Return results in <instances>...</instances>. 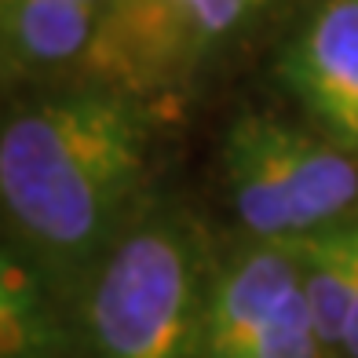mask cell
Wrapping results in <instances>:
<instances>
[{
    "instance_id": "7a4b0ae2",
    "label": "cell",
    "mask_w": 358,
    "mask_h": 358,
    "mask_svg": "<svg viewBox=\"0 0 358 358\" xmlns=\"http://www.w3.org/2000/svg\"><path fill=\"white\" fill-rule=\"evenodd\" d=\"M216 252L187 208L150 198L73 300L80 358H194Z\"/></svg>"
},
{
    "instance_id": "8fae6325",
    "label": "cell",
    "mask_w": 358,
    "mask_h": 358,
    "mask_svg": "<svg viewBox=\"0 0 358 358\" xmlns=\"http://www.w3.org/2000/svg\"><path fill=\"white\" fill-rule=\"evenodd\" d=\"M85 4H95V8H106L110 0H85Z\"/></svg>"
},
{
    "instance_id": "30bf717a",
    "label": "cell",
    "mask_w": 358,
    "mask_h": 358,
    "mask_svg": "<svg viewBox=\"0 0 358 358\" xmlns=\"http://www.w3.org/2000/svg\"><path fill=\"white\" fill-rule=\"evenodd\" d=\"M340 358H358V307H355V318H351V329H348V340H344V355Z\"/></svg>"
},
{
    "instance_id": "6da1fadb",
    "label": "cell",
    "mask_w": 358,
    "mask_h": 358,
    "mask_svg": "<svg viewBox=\"0 0 358 358\" xmlns=\"http://www.w3.org/2000/svg\"><path fill=\"white\" fill-rule=\"evenodd\" d=\"M157 106L80 77L0 128V205L15 249L73 311L92 271L143 213Z\"/></svg>"
},
{
    "instance_id": "52a82bcc",
    "label": "cell",
    "mask_w": 358,
    "mask_h": 358,
    "mask_svg": "<svg viewBox=\"0 0 358 358\" xmlns=\"http://www.w3.org/2000/svg\"><path fill=\"white\" fill-rule=\"evenodd\" d=\"M103 8L85 0H0V48L11 73L80 66L95 48Z\"/></svg>"
},
{
    "instance_id": "8992f818",
    "label": "cell",
    "mask_w": 358,
    "mask_h": 358,
    "mask_svg": "<svg viewBox=\"0 0 358 358\" xmlns=\"http://www.w3.org/2000/svg\"><path fill=\"white\" fill-rule=\"evenodd\" d=\"M274 77L311 128L358 154V0H322L282 48Z\"/></svg>"
},
{
    "instance_id": "5b68a950",
    "label": "cell",
    "mask_w": 358,
    "mask_h": 358,
    "mask_svg": "<svg viewBox=\"0 0 358 358\" xmlns=\"http://www.w3.org/2000/svg\"><path fill=\"white\" fill-rule=\"evenodd\" d=\"M194 358H325L292 241H252L216 259Z\"/></svg>"
},
{
    "instance_id": "277c9868",
    "label": "cell",
    "mask_w": 358,
    "mask_h": 358,
    "mask_svg": "<svg viewBox=\"0 0 358 358\" xmlns=\"http://www.w3.org/2000/svg\"><path fill=\"white\" fill-rule=\"evenodd\" d=\"M256 8L264 0H110L80 77L161 106L190 88Z\"/></svg>"
},
{
    "instance_id": "ba28073f",
    "label": "cell",
    "mask_w": 358,
    "mask_h": 358,
    "mask_svg": "<svg viewBox=\"0 0 358 358\" xmlns=\"http://www.w3.org/2000/svg\"><path fill=\"white\" fill-rule=\"evenodd\" d=\"M292 249L322 351L325 358H340L358 307V216L292 241Z\"/></svg>"
},
{
    "instance_id": "3957f363",
    "label": "cell",
    "mask_w": 358,
    "mask_h": 358,
    "mask_svg": "<svg viewBox=\"0 0 358 358\" xmlns=\"http://www.w3.org/2000/svg\"><path fill=\"white\" fill-rule=\"evenodd\" d=\"M220 161L252 241H300L358 216V154L311 124L241 110L227 124Z\"/></svg>"
},
{
    "instance_id": "9c48e42d",
    "label": "cell",
    "mask_w": 358,
    "mask_h": 358,
    "mask_svg": "<svg viewBox=\"0 0 358 358\" xmlns=\"http://www.w3.org/2000/svg\"><path fill=\"white\" fill-rule=\"evenodd\" d=\"M73 348V318L41 271L4 241L0 252V358H62Z\"/></svg>"
}]
</instances>
